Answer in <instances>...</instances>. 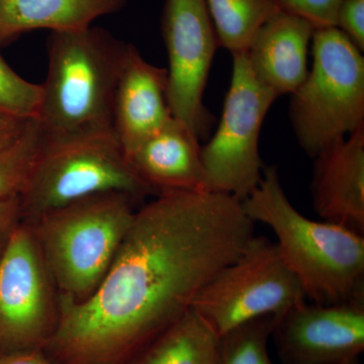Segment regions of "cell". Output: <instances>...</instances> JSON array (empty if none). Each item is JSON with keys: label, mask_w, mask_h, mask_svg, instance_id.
Returning a JSON list of instances; mask_svg holds the SVG:
<instances>
[{"label": "cell", "mask_w": 364, "mask_h": 364, "mask_svg": "<svg viewBox=\"0 0 364 364\" xmlns=\"http://www.w3.org/2000/svg\"><path fill=\"white\" fill-rule=\"evenodd\" d=\"M255 235L232 196L170 193L136 210L111 267L79 303L60 301L42 352L56 364H130L193 309Z\"/></svg>", "instance_id": "obj_1"}, {"label": "cell", "mask_w": 364, "mask_h": 364, "mask_svg": "<svg viewBox=\"0 0 364 364\" xmlns=\"http://www.w3.org/2000/svg\"><path fill=\"white\" fill-rule=\"evenodd\" d=\"M241 203L254 224L272 230L306 299L332 305L364 296L363 235L301 215L289 202L277 167L265 166L257 188Z\"/></svg>", "instance_id": "obj_2"}, {"label": "cell", "mask_w": 364, "mask_h": 364, "mask_svg": "<svg viewBox=\"0 0 364 364\" xmlns=\"http://www.w3.org/2000/svg\"><path fill=\"white\" fill-rule=\"evenodd\" d=\"M128 46L92 26L52 33L36 117L47 142L114 134V95Z\"/></svg>", "instance_id": "obj_3"}, {"label": "cell", "mask_w": 364, "mask_h": 364, "mask_svg": "<svg viewBox=\"0 0 364 364\" xmlns=\"http://www.w3.org/2000/svg\"><path fill=\"white\" fill-rule=\"evenodd\" d=\"M136 203L122 193H102L26 220L60 301L79 303L97 289L130 229Z\"/></svg>", "instance_id": "obj_4"}, {"label": "cell", "mask_w": 364, "mask_h": 364, "mask_svg": "<svg viewBox=\"0 0 364 364\" xmlns=\"http://www.w3.org/2000/svg\"><path fill=\"white\" fill-rule=\"evenodd\" d=\"M312 42V70L293 93L289 117L314 158L364 126V58L335 26L315 30Z\"/></svg>", "instance_id": "obj_5"}, {"label": "cell", "mask_w": 364, "mask_h": 364, "mask_svg": "<svg viewBox=\"0 0 364 364\" xmlns=\"http://www.w3.org/2000/svg\"><path fill=\"white\" fill-rule=\"evenodd\" d=\"M122 193L136 203L155 196L114 134L47 142L21 193L23 221L90 196Z\"/></svg>", "instance_id": "obj_6"}, {"label": "cell", "mask_w": 364, "mask_h": 364, "mask_svg": "<svg viewBox=\"0 0 364 364\" xmlns=\"http://www.w3.org/2000/svg\"><path fill=\"white\" fill-rule=\"evenodd\" d=\"M305 301L277 244L254 235L238 257L203 287L193 310L221 336L255 318L279 317Z\"/></svg>", "instance_id": "obj_7"}, {"label": "cell", "mask_w": 364, "mask_h": 364, "mask_svg": "<svg viewBox=\"0 0 364 364\" xmlns=\"http://www.w3.org/2000/svg\"><path fill=\"white\" fill-rule=\"evenodd\" d=\"M231 85L214 136L200 155L212 193L245 200L264 169L258 150L261 126L277 95L254 75L246 53L233 54Z\"/></svg>", "instance_id": "obj_8"}, {"label": "cell", "mask_w": 364, "mask_h": 364, "mask_svg": "<svg viewBox=\"0 0 364 364\" xmlns=\"http://www.w3.org/2000/svg\"><path fill=\"white\" fill-rule=\"evenodd\" d=\"M59 317L58 291L32 228L23 221L0 261V354L42 350Z\"/></svg>", "instance_id": "obj_9"}, {"label": "cell", "mask_w": 364, "mask_h": 364, "mask_svg": "<svg viewBox=\"0 0 364 364\" xmlns=\"http://www.w3.org/2000/svg\"><path fill=\"white\" fill-rule=\"evenodd\" d=\"M161 26L170 112L198 139L205 138L212 117L203 105V91L219 47L205 0H165Z\"/></svg>", "instance_id": "obj_10"}, {"label": "cell", "mask_w": 364, "mask_h": 364, "mask_svg": "<svg viewBox=\"0 0 364 364\" xmlns=\"http://www.w3.org/2000/svg\"><path fill=\"white\" fill-rule=\"evenodd\" d=\"M282 364H336L364 350V296L332 305L301 304L275 318Z\"/></svg>", "instance_id": "obj_11"}, {"label": "cell", "mask_w": 364, "mask_h": 364, "mask_svg": "<svg viewBox=\"0 0 364 364\" xmlns=\"http://www.w3.org/2000/svg\"><path fill=\"white\" fill-rule=\"evenodd\" d=\"M311 193L322 221L364 236V126L314 157Z\"/></svg>", "instance_id": "obj_12"}, {"label": "cell", "mask_w": 364, "mask_h": 364, "mask_svg": "<svg viewBox=\"0 0 364 364\" xmlns=\"http://www.w3.org/2000/svg\"><path fill=\"white\" fill-rule=\"evenodd\" d=\"M167 69L149 63L129 45L114 95L112 127L127 157L172 117Z\"/></svg>", "instance_id": "obj_13"}, {"label": "cell", "mask_w": 364, "mask_h": 364, "mask_svg": "<svg viewBox=\"0 0 364 364\" xmlns=\"http://www.w3.org/2000/svg\"><path fill=\"white\" fill-rule=\"evenodd\" d=\"M202 146L193 131L176 117L136 148L128 160L136 176L155 196L170 193H205Z\"/></svg>", "instance_id": "obj_14"}, {"label": "cell", "mask_w": 364, "mask_h": 364, "mask_svg": "<svg viewBox=\"0 0 364 364\" xmlns=\"http://www.w3.org/2000/svg\"><path fill=\"white\" fill-rule=\"evenodd\" d=\"M315 28L294 14L280 11L267 21L246 52L256 78L277 97L293 95L308 76V48Z\"/></svg>", "instance_id": "obj_15"}, {"label": "cell", "mask_w": 364, "mask_h": 364, "mask_svg": "<svg viewBox=\"0 0 364 364\" xmlns=\"http://www.w3.org/2000/svg\"><path fill=\"white\" fill-rule=\"evenodd\" d=\"M128 0H0V45L36 30L74 32L117 13Z\"/></svg>", "instance_id": "obj_16"}, {"label": "cell", "mask_w": 364, "mask_h": 364, "mask_svg": "<svg viewBox=\"0 0 364 364\" xmlns=\"http://www.w3.org/2000/svg\"><path fill=\"white\" fill-rule=\"evenodd\" d=\"M219 336L191 309L130 364H217Z\"/></svg>", "instance_id": "obj_17"}, {"label": "cell", "mask_w": 364, "mask_h": 364, "mask_svg": "<svg viewBox=\"0 0 364 364\" xmlns=\"http://www.w3.org/2000/svg\"><path fill=\"white\" fill-rule=\"evenodd\" d=\"M219 47L246 53L261 26L280 13L279 0H205Z\"/></svg>", "instance_id": "obj_18"}, {"label": "cell", "mask_w": 364, "mask_h": 364, "mask_svg": "<svg viewBox=\"0 0 364 364\" xmlns=\"http://www.w3.org/2000/svg\"><path fill=\"white\" fill-rule=\"evenodd\" d=\"M274 320L255 318L219 336L217 364H275L268 350Z\"/></svg>", "instance_id": "obj_19"}, {"label": "cell", "mask_w": 364, "mask_h": 364, "mask_svg": "<svg viewBox=\"0 0 364 364\" xmlns=\"http://www.w3.org/2000/svg\"><path fill=\"white\" fill-rule=\"evenodd\" d=\"M44 144V134L32 119L16 142L0 151V198L21 196Z\"/></svg>", "instance_id": "obj_20"}, {"label": "cell", "mask_w": 364, "mask_h": 364, "mask_svg": "<svg viewBox=\"0 0 364 364\" xmlns=\"http://www.w3.org/2000/svg\"><path fill=\"white\" fill-rule=\"evenodd\" d=\"M42 85L21 77L0 55V112L18 119H36Z\"/></svg>", "instance_id": "obj_21"}, {"label": "cell", "mask_w": 364, "mask_h": 364, "mask_svg": "<svg viewBox=\"0 0 364 364\" xmlns=\"http://www.w3.org/2000/svg\"><path fill=\"white\" fill-rule=\"evenodd\" d=\"M286 13L304 18L315 28H336L337 16L342 0H279Z\"/></svg>", "instance_id": "obj_22"}, {"label": "cell", "mask_w": 364, "mask_h": 364, "mask_svg": "<svg viewBox=\"0 0 364 364\" xmlns=\"http://www.w3.org/2000/svg\"><path fill=\"white\" fill-rule=\"evenodd\" d=\"M336 28L361 52L364 50V0H342Z\"/></svg>", "instance_id": "obj_23"}, {"label": "cell", "mask_w": 364, "mask_h": 364, "mask_svg": "<svg viewBox=\"0 0 364 364\" xmlns=\"http://www.w3.org/2000/svg\"><path fill=\"white\" fill-rule=\"evenodd\" d=\"M23 221L21 196L0 198V261L6 252L14 232Z\"/></svg>", "instance_id": "obj_24"}, {"label": "cell", "mask_w": 364, "mask_h": 364, "mask_svg": "<svg viewBox=\"0 0 364 364\" xmlns=\"http://www.w3.org/2000/svg\"><path fill=\"white\" fill-rule=\"evenodd\" d=\"M32 119H23L0 112V151L6 149L18 140Z\"/></svg>", "instance_id": "obj_25"}, {"label": "cell", "mask_w": 364, "mask_h": 364, "mask_svg": "<svg viewBox=\"0 0 364 364\" xmlns=\"http://www.w3.org/2000/svg\"><path fill=\"white\" fill-rule=\"evenodd\" d=\"M0 364H56L42 350L14 352L0 354Z\"/></svg>", "instance_id": "obj_26"}, {"label": "cell", "mask_w": 364, "mask_h": 364, "mask_svg": "<svg viewBox=\"0 0 364 364\" xmlns=\"http://www.w3.org/2000/svg\"><path fill=\"white\" fill-rule=\"evenodd\" d=\"M336 364H360L358 358L350 359V360L344 361V363H340Z\"/></svg>", "instance_id": "obj_27"}]
</instances>
